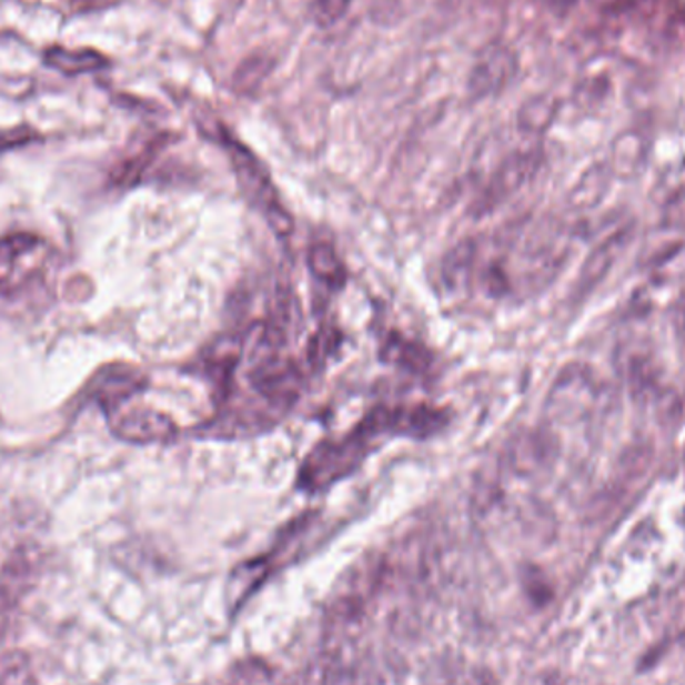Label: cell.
<instances>
[{
	"label": "cell",
	"mask_w": 685,
	"mask_h": 685,
	"mask_svg": "<svg viewBox=\"0 0 685 685\" xmlns=\"http://www.w3.org/2000/svg\"><path fill=\"white\" fill-rule=\"evenodd\" d=\"M375 440L361 423L341 440H325L309 451L299 470V490L321 492L345 480L367 457L369 445Z\"/></svg>",
	"instance_id": "6da1fadb"
},
{
	"label": "cell",
	"mask_w": 685,
	"mask_h": 685,
	"mask_svg": "<svg viewBox=\"0 0 685 685\" xmlns=\"http://www.w3.org/2000/svg\"><path fill=\"white\" fill-rule=\"evenodd\" d=\"M450 423V415L431 405L413 407H377L371 411L361 425L373 435H401L413 440H425L440 433Z\"/></svg>",
	"instance_id": "3957f363"
},
{
	"label": "cell",
	"mask_w": 685,
	"mask_h": 685,
	"mask_svg": "<svg viewBox=\"0 0 685 685\" xmlns=\"http://www.w3.org/2000/svg\"><path fill=\"white\" fill-rule=\"evenodd\" d=\"M42 62L64 77L91 74V72L104 71L111 67V61L104 57L103 52L94 51V49H67L59 44L49 47L42 52Z\"/></svg>",
	"instance_id": "5b68a950"
},
{
	"label": "cell",
	"mask_w": 685,
	"mask_h": 685,
	"mask_svg": "<svg viewBox=\"0 0 685 685\" xmlns=\"http://www.w3.org/2000/svg\"><path fill=\"white\" fill-rule=\"evenodd\" d=\"M353 0H313L311 17L319 27H331L349 11Z\"/></svg>",
	"instance_id": "9c48e42d"
},
{
	"label": "cell",
	"mask_w": 685,
	"mask_h": 685,
	"mask_svg": "<svg viewBox=\"0 0 685 685\" xmlns=\"http://www.w3.org/2000/svg\"><path fill=\"white\" fill-rule=\"evenodd\" d=\"M147 387V377L141 371L133 367H117L109 369L107 375H101L97 379V387L94 395L103 405H119L123 401L131 400L137 393H141Z\"/></svg>",
	"instance_id": "8992f818"
},
{
	"label": "cell",
	"mask_w": 685,
	"mask_h": 685,
	"mask_svg": "<svg viewBox=\"0 0 685 685\" xmlns=\"http://www.w3.org/2000/svg\"><path fill=\"white\" fill-rule=\"evenodd\" d=\"M467 685H487V677L485 675H473Z\"/></svg>",
	"instance_id": "30bf717a"
},
{
	"label": "cell",
	"mask_w": 685,
	"mask_h": 685,
	"mask_svg": "<svg viewBox=\"0 0 685 685\" xmlns=\"http://www.w3.org/2000/svg\"><path fill=\"white\" fill-rule=\"evenodd\" d=\"M114 435L131 443H164L177 435L174 421L161 411L133 410L114 421Z\"/></svg>",
	"instance_id": "277c9868"
},
{
	"label": "cell",
	"mask_w": 685,
	"mask_h": 685,
	"mask_svg": "<svg viewBox=\"0 0 685 685\" xmlns=\"http://www.w3.org/2000/svg\"><path fill=\"white\" fill-rule=\"evenodd\" d=\"M216 141L225 147L226 154H229L233 171L236 174V181L241 184L246 199L261 209L266 223L275 231L276 235H291L293 219L289 215L283 203L279 201V194H276L275 187L269 179L265 167L259 163L255 154L251 153L239 141H235L221 127L216 131Z\"/></svg>",
	"instance_id": "7a4b0ae2"
},
{
	"label": "cell",
	"mask_w": 685,
	"mask_h": 685,
	"mask_svg": "<svg viewBox=\"0 0 685 685\" xmlns=\"http://www.w3.org/2000/svg\"><path fill=\"white\" fill-rule=\"evenodd\" d=\"M309 269L313 276L323 281L325 285L341 289L345 285V266L341 263L335 249L329 245L313 246L309 251Z\"/></svg>",
	"instance_id": "ba28073f"
},
{
	"label": "cell",
	"mask_w": 685,
	"mask_h": 685,
	"mask_svg": "<svg viewBox=\"0 0 685 685\" xmlns=\"http://www.w3.org/2000/svg\"><path fill=\"white\" fill-rule=\"evenodd\" d=\"M381 355L389 363L413 371V373L427 371L431 367V359H433L430 351L423 345H417L415 341H410V339L401 338L397 333L389 335L385 345L381 349Z\"/></svg>",
	"instance_id": "52a82bcc"
}]
</instances>
